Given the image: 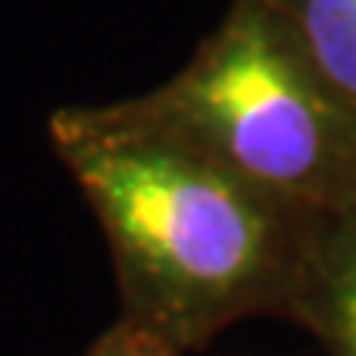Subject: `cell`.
Listing matches in <instances>:
<instances>
[{"instance_id":"1","label":"cell","mask_w":356,"mask_h":356,"mask_svg":"<svg viewBox=\"0 0 356 356\" xmlns=\"http://www.w3.org/2000/svg\"><path fill=\"white\" fill-rule=\"evenodd\" d=\"M50 142L99 221L122 317L185 353L241 320L293 317L317 218L115 102L56 109Z\"/></svg>"},{"instance_id":"2","label":"cell","mask_w":356,"mask_h":356,"mask_svg":"<svg viewBox=\"0 0 356 356\" xmlns=\"http://www.w3.org/2000/svg\"><path fill=\"white\" fill-rule=\"evenodd\" d=\"M115 106L310 218L356 195V109L270 0H231L178 73Z\"/></svg>"},{"instance_id":"3","label":"cell","mask_w":356,"mask_h":356,"mask_svg":"<svg viewBox=\"0 0 356 356\" xmlns=\"http://www.w3.org/2000/svg\"><path fill=\"white\" fill-rule=\"evenodd\" d=\"M291 323L327 356H356V195L317 218Z\"/></svg>"},{"instance_id":"4","label":"cell","mask_w":356,"mask_h":356,"mask_svg":"<svg viewBox=\"0 0 356 356\" xmlns=\"http://www.w3.org/2000/svg\"><path fill=\"white\" fill-rule=\"evenodd\" d=\"M330 86L356 109V0H270Z\"/></svg>"},{"instance_id":"5","label":"cell","mask_w":356,"mask_h":356,"mask_svg":"<svg viewBox=\"0 0 356 356\" xmlns=\"http://www.w3.org/2000/svg\"><path fill=\"white\" fill-rule=\"evenodd\" d=\"M79 356H188V353L172 343L168 337L155 333L152 327L119 314Z\"/></svg>"}]
</instances>
